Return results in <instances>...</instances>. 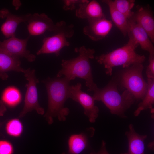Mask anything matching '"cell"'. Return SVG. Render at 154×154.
Listing matches in <instances>:
<instances>
[{
  "label": "cell",
  "mask_w": 154,
  "mask_h": 154,
  "mask_svg": "<svg viewBox=\"0 0 154 154\" xmlns=\"http://www.w3.org/2000/svg\"><path fill=\"white\" fill-rule=\"evenodd\" d=\"M70 81L65 77L48 78L43 82L46 88L48 97L47 111L44 117L49 124L53 122L54 117L60 121L65 120L69 113L68 108L64 105L69 98V90Z\"/></svg>",
  "instance_id": "6da1fadb"
},
{
  "label": "cell",
  "mask_w": 154,
  "mask_h": 154,
  "mask_svg": "<svg viewBox=\"0 0 154 154\" xmlns=\"http://www.w3.org/2000/svg\"><path fill=\"white\" fill-rule=\"evenodd\" d=\"M75 51L78 53V56L69 60H62V68L58 73L57 77L64 76L70 81L76 77L84 79L88 88L87 91L93 92L98 87L94 82L90 60L94 58L95 51L84 46L76 48Z\"/></svg>",
  "instance_id": "7a4b0ae2"
},
{
  "label": "cell",
  "mask_w": 154,
  "mask_h": 154,
  "mask_svg": "<svg viewBox=\"0 0 154 154\" xmlns=\"http://www.w3.org/2000/svg\"><path fill=\"white\" fill-rule=\"evenodd\" d=\"M93 92L92 97L95 101H101L112 114L123 118L127 117L125 111L136 101L131 94L126 89L120 94L114 81L109 82L102 88L98 87Z\"/></svg>",
  "instance_id": "3957f363"
},
{
  "label": "cell",
  "mask_w": 154,
  "mask_h": 154,
  "mask_svg": "<svg viewBox=\"0 0 154 154\" xmlns=\"http://www.w3.org/2000/svg\"><path fill=\"white\" fill-rule=\"evenodd\" d=\"M128 36L129 40L123 46L96 57L97 62L104 66L107 74L112 75L114 67L121 66L126 68L133 64L143 63L144 61L145 56L137 54L135 51L139 45L131 36Z\"/></svg>",
  "instance_id": "277c9868"
},
{
  "label": "cell",
  "mask_w": 154,
  "mask_h": 154,
  "mask_svg": "<svg viewBox=\"0 0 154 154\" xmlns=\"http://www.w3.org/2000/svg\"><path fill=\"white\" fill-rule=\"evenodd\" d=\"M143 68V63L133 64L126 68L121 76L122 86L131 94L135 101L142 100L147 91V83L142 75Z\"/></svg>",
  "instance_id": "5b68a950"
},
{
  "label": "cell",
  "mask_w": 154,
  "mask_h": 154,
  "mask_svg": "<svg viewBox=\"0 0 154 154\" xmlns=\"http://www.w3.org/2000/svg\"><path fill=\"white\" fill-rule=\"evenodd\" d=\"M57 23L58 29L55 34L44 39L43 44L37 52V55L54 53L58 56L63 48L69 46L70 43L67 38L73 36L74 33V26L72 24L68 25L64 21Z\"/></svg>",
  "instance_id": "8992f818"
},
{
  "label": "cell",
  "mask_w": 154,
  "mask_h": 154,
  "mask_svg": "<svg viewBox=\"0 0 154 154\" xmlns=\"http://www.w3.org/2000/svg\"><path fill=\"white\" fill-rule=\"evenodd\" d=\"M24 76L28 81L26 84L27 90L25 96L24 104L22 110L19 117H23L28 112L35 110L37 113L41 115L44 113V110L41 107L38 100L37 84L39 82L35 75V70L29 68L26 70Z\"/></svg>",
  "instance_id": "52a82bcc"
},
{
  "label": "cell",
  "mask_w": 154,
  "mask_h": 154,
  "mask_svg": "<svg viewBox=\"0 0 154 154\" xmlns=\"http://www.w3.org/2000/svg\"><path fill=\"white\" fill-rule=\"evenodd\" d=\"M81 88L82 84L80 83L70 86L69 98L80 104L83 108L84 114L89 121L94 123L98 116L99 108L95 105V100L92 96L83 92Z\"/></svg>",
  "instance_id": "ba28073f"
},
{
  "label": "cell",
  "mask_w": 154,
  "mask_h": 154,
  "mask_svg": "<svg viewBox=\"0 0 154 154\" xmlns=\"http://www.w3.org/2000/svg\"><path fill=\"white\" fill-rule=\"evenodd\" d=\"M29 37L20 39L12 36L3 41H0V49L15 56L24 57L30 62L34 61L36 56L27 49V45Z\"/></svg>",
  "instance_id": "9c48e42d"
},
{
  "label": "cell",
  "mask_w": 154,
  "mask_h": 154,
  "mask_svg": "<svg viewBox=\"0 0 154 154\" xmlns=\"http://www.w3.org/2000/svg\"><path fill=\"white\" fill-rule=\"evenodd\" d=\"M27 22V29L30 35H38L46 31L55 33L58 30L57 23L54 24L52 20L44 13L31 14Z\"/></svg>",
  "instance_id": "30bf717a"
},
{
  "label": "cell",
  "mask_w": 154,
  "mask_h": 154,
  "mask_svg": "<svg viewBox=\"0 0 154 154\" xmlns=\"http://www.w3.org/2000/svg\"><path fill=\"white\" fill-rule=\"evenodd\" d=\"M129 31L127 34L131 36L141 49L149 54V60L154 58V47L146 31L133 19H128Z\"/></svg>",
  "instance_id": "8fae6325"
},
{
  "label": "cell",
  "mask_w": 154,
  "mask_h": 154,
  "mask_svg": "<svg viewBox=\"0 0 154 154\" xmlns=\"http://www.w3.org/2000/svg\"><path fill=\"white\" fill-rule=\"evenodd\" d=\"M83 29L84 33L94 41H98L104 38L112 27L111 21L105 17L88 22Z\"/></svg>",
  "instance_id": "7c38bea8"
},
{
  "label": "cell",
  "mask_w": 154,
  "mask_h": 154,
  "mask_svg": "<svg viewBox=\"0 0 154 154\" xmlns=\"http://www.w3.org/2000/svg\"><path fill=\"white\" fill-rule=\"evenodd\" d=\"M31 14L17 15H14L6 9H3L0 11V17L6 18L5 21L1 27V31L7 38L15 36V33L18 25L22 22H27Z\"/></svg>",
  "instance_id": "4fadbf2b"
},
{
  "label": "cell",
  "mask_w": 154,
  "mask_h": 154,
  "mask_svg": "<svg viewBox=\"0 0 154 154\" xmlns=\"http://www.w3.org/2000/svg\"><path fill=\"white\" fill-rule=\"evenodd\" d=\"M76 11L78 17L86 19L88 22L105 18L101 7L96 1L82 0Z\"/></svg>",
  "instance_id": "5bb4252c"
},
{
  "label": "cell",
  "mask_w": 154,
  "mask_h": 154,
  "mask_svg": "<svg viewBox=\"0 0 154 154\" xmlns=\"http://www.w3.org/2000/svg\"><path fill=\"white\" fill-rule=\"evenodd\" d=\"M132 18L146 31L153 43L154 19L151 11L145 7H139Z\"/></svg>",
  "instance_id": "9a60e30c"
},
{
  "label": "cell",
  "mask_w": 154,
  "mask_h": 154,
  "mask_svg": "<svg viewBox=\"0 0 154 154\" xmlns=\"http://www.w3.org/2000/svg\"><path fill=\"white\" fill-rule=\"evenodd\" d=\"M20 58L0 49V78L5 80L8 77L7 72L14 71L24 73L26 70L21 66Z\"/></svg>",
  "instance_id": "2e32d148"
},
{
  "label": "cell",
  "mask_w": 154,
  "mask_h": 154,
  "mask_svg": "<svg viewBox=\"0 0 154 154\" xmlns=\"http://www.w3.org/2000/svg\"><path fill=\"white\" fill-rule=\"evenodd\" d=\"M128 127L129 130L125 132L128 141V151L120 154H144V141L147 135L137 133L132 124Z\"/></svg>",
  "instance_id": "e0dca14e"
},
{
  "label": "cell",
  "mask_w": 154,
  "mask_h": 154,
  "mask_svg": "<svg viewBox=\"0 0 154 154\" xmlns=\"http://www.w3.org/2000/svg\"><path fill=\"white\" fill-rule=\"evenodd\" d=\"M102 2L108 6L112 21L124 36H126L129 31L128 19L115 7L113 1L104 0Z\"/></svg>",
  "instance_id": "ac0fdd59"
},
{
  "label": "cell",
  "mask_w": 154,
  "mask_h": 154,
  "mask_svg": "<svg viewBox=\"0 0 154 154\" xmlns=\"http://www.w3.org/2000/svg\"><path fill=\"white\" fill-rule=\"evenodd\" d=\"M86 133H81L70 135L68 141V151L67 154H79L86 149L88 145V137ZM62 154H65L63 153Z\"/></svg>",
  "instance_id": "d6986e66"
},
{
  "label": "cell",
  "mask_w": 154,
  "mask_h": 154,
  "mask_svg": "<svg viewBox=\"0 0 154 154\" xmlns=\"http://www.w3.org/2000/svg\"><path fill=\"white\" fill-rule=\"evenodd\" d=\"M148 87L144 98L138 104V107L134 113L135 116H138L143 110L153 108L154 104V79L147 78Z\"/></svg>",
  "instance_id": "ffe728a7"
},
{
  "label": "cell",
  "mask_w": 154,
  "mask_h": 154,
  "mask_svg": "<svg viewBox=\"0 0 154 154\" xmlns=\"http://www.w3.org/2000/svg\"><path fill=\"white\" fill-rule=\"evenodd\" d=\"M1 99V100L5 105L13 107L20 103L21 100V96L17 89L13 87H9L6 88L3 92Z\"/></svg>",
  "instance_id": "44dd1931"
},
{
  "label": "cell",
  "mask_w": 154,
  "mask_h": 154,
  "mask_svg": "<svg viewBox=\"0 0 154 154\" xmlns=\"http://www.w3.org/2000/svg\"><path fill=\"white\" fill-rule=\"evenodd\" d=\"M5 130L7 134L10 136L18 138L23 133V125L19 119L12 118L6 123Z\"/></svg>",
  "instance_id": "7402d4cb"
},
{
  "label": "cell",
  "mask_w": 154,
  "mask_h": 154,
  "mask_svg": "<svg viewBox=\"0 0 154 154\" xmlns=\"http://www.w3.org/2000/svg\"><path fill=\"white\" fill-rule=\"evenodd\" d=\"M113 4L120 12L128 19L132 17L134 12L131 9L135 5L134 0H115L113 1Z\"/></svg>",
  "instance_id": "603a6c76"
},
{
  "label": "cell",
  "mask_w": 154,
  "mask_h": 154,
  "mask_svg": "<svg viewBox=\"0 0 154 154\" xmlns=\"http://www.w3.org/2000/svg\"><path fill=\"white\" fill-rule=\"evenodd\" d=\"M14 152L13 145L10 141L0 140V154H13Z\"/></svg>",
  "instance_id": "cb8c5ba5"
},
{
  "label": "cell",
  "mask_w": 154,
  "mask_h": 154,
  "mask_svg": "<svg viewBox=\"0 0 154 154\" xmlns=\"http://www.w3.org/2000/svg\"><path fill=\"white\" fill-rule=\"evenodd\" d=\"M82 0H66L63 1V9L66 11L72 10L75 8L76 6L81 3Z\"/></svg>",
  "instance_id": "d4e9b609"
},
{
  "label": "cell",
  "mask_w": 154,
  "mask_h": 154,
  "mask_svg": "<svg viewBox=\"0 0 154 154\" xmlns=\"http://www.w3.org/2000/svg\"><path fill=\"white\" fill-rule=\"evenodd\" d=\"M149 63L147 68L146 74L147 78L154 79V58L149 60Z\"/></svg>",
  "instance_id": "484cf974"
},
{
  "label": "cell",
  "mask_w": 154,
  "mask_h": 154,
  "mask_svg": "<svg viewBox=\"0 0 154 154\" xmlns=\"http://www.w3.org/2000/svg\"><path fill=\"white\" fill-rule=\"evenodd\" d=\"M106 144L105 141L103 140L100 150L98 152H92L90 154H109L106 149Z\"/></svg>",
  "instance_id": "4316f807"
},
{
  "label": "cell",
  "mask_w": 154,
  "mask_h": 154,
  "mask_svg": "<svg viewBox=\"0 0 154 154\" xmlns=\"http://www.w3.org/2000/svg\"><path fill=\"white\" fill-rule=\"evenodd\" d=\"M7 110L5 105L1 100H0V116H3ZM3 122H0V128L1 127Z\"/></svg>",
  "instance_id": "83f0119b"
},
{
  "label": "cell",
  "mask_w": 154,
  "mask_h": 154,
  "mask_svg": "<svg viewBox=\"0 0 154 154\" xmlns=\"http://www.w3.org/2000/svg\"><path fill=\"white\" fill-rule=\"evenodd\" d=\"M150 145H149V147L152 150H153V142L149 143Z\"/></svg>",
  "instance_id": "f1b7e54d"
}]
</instances>
